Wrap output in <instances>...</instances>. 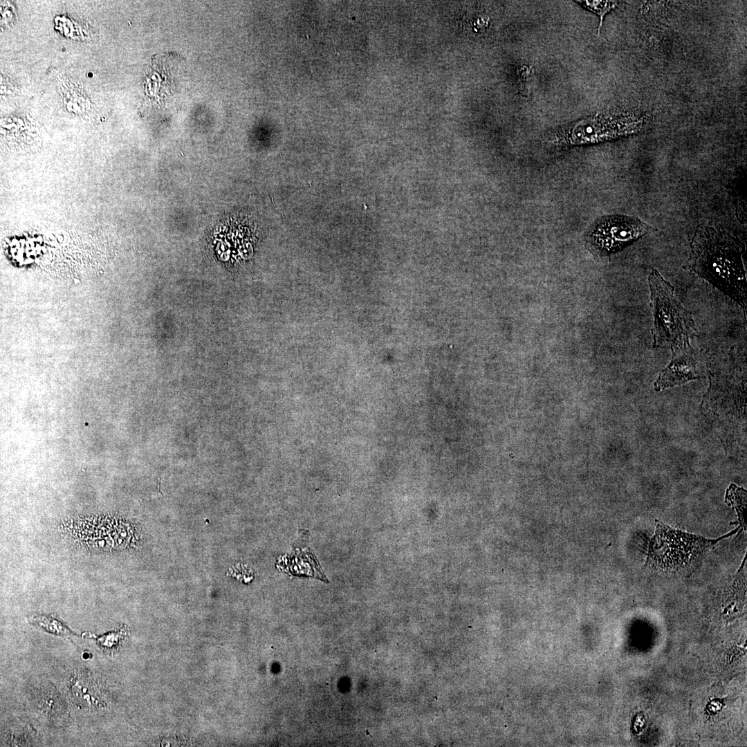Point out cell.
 Here are the masks:
<instances>
[{
	"label": "cell",
	"mask_w": 747,
	"mask_h": 747,
	"mask_svg": "<svg viewBox=\"0 0 747 747\" xmlns=\"http://www.w3.org/2000/svg\"><path fill=\"white\" fill-rule=\"evenodd\" d=\"M32 622H35L46 631L62 636H69L73 634L64 624L52 617L35 616L32 617Z\"/></svg>",
	"instance_id": "cell-7"
},
{
	"label": "cell",
	"mask_w": 747,
	"mask_h": 747,
	"mask_svg": "<svg viewBox=\"0 0 747 747\" xmlns=\"http://www.w3.org/2000/svg\"><path fill=\"white\" fill-rule=\"evenodd\" d=\"M651 227L638 218L626 215H605L596 219L587 237L599 253L617 252L646 234Z\"/></svg>",
	"instance_id": "cell-5"
},
{
	"label": "cell",
	"mask_w": 747,
	"mask_h": 747,
	"mask_svg": "<svg viewBox=\"0 0 747 747\" xmlns=\"http://www.w3.org/2000/svg\"><path fill=\"white\" fill-rule=\"evenodd\" d=\"M672 358L654 383L655 389L661 390L670 387L699 378L697 371V361L690 344L672 350Z\"/></svg>",
	"instance_id": "cell-6"
},
{
	"label": "cell",
	"mask_w": 747,
	"mask_h": 747,
	"mask_svg": "<svg viewBox=\"0 0 747 747\" xmlns=\"http://www.w3.org/2000/svg\"><path fill=\"white\" fill-rule=\"evenodd\" d=\"M648 283L654 315L653 347L672 351L689 345L697 331L691 313L675 296L674 287L655 268L649 274Z\"/></svg>",
	"instance_id": "cell-2"
},
{
	"label": "cell",
	"mask_w": 747,
	"mask_h": 747,
	"mask_svg": "<svg viewBox=\"0 0 747 747\" xmlns=\"http://www.w3.org/2000/svg\"><path fill=\"white\" fill-rule=\"evenodd\" d=\"M743 246L723 230L699 225L690 243L688 268L731 298L746 314V278Z\"/></svg>",
	"instance_id": "cell-1"
},
{
	"label": "cell",
	"mask_w": 747,
	"mask_h": 747,
	"mask_svg": "<svg viewBox=\"0 0 747 747\" xmlns=\"http://www.w3.org/2000/svg\"><path fill=\"white\" fill-rule=\"evenodd\" d=\"M121 637L120 631L109 633L107 635H104L98 639V643L103 648H111L113 646L118 644Z\"/></svg>",
	"instance_id": "cell-9"
},
{
	"label": "cell",
	"mask_w": 747,
	"mask_h": 747,
	"mask_svg": "<svg viewBox=\"0 0 747 747\" xmlns=\"http://www.w3.org/2000/svg\"><path fill=\"white\" fill-rule=\"evenodd\" d=\"M577 2L600 17L598 28V35L600 33L605 15L617 6L616 1H578Z\"/></svg>",
	"instance_id": "cell-8"
},
{
	"label": "cell",
	"mask_w": 747,
	"mask_h": 747,
	"mask_svg": "<svg viewBox=\"0 0 747 747\" xmlns=\"http://www.w3.org/2000/svg\"><path fill=\"white\" fill-rule=\"evenodd\" d=\"M711 540L656 524L647 553L645 566L662 571H676L688 567L721 540Z\"/></svg>",
	"instance_id": "cell-3"
},
{
	"label": "cell",
	"mask_w": 747,
	"mask_h": 747,
	"mask_svg": "<svg viewBox=\"0 0 747 747\" xmlns=\"http://www.w3.org/2000/svg\"><path fill=\"white\" fill-rule=\"evenodd\" d=\"M642 125L643 120L634 116H599L560 129L548 137L547 142L555 146L595 144L631 134Z\"/></svg>",
	"instance_id": "cell-4"
}]
</instances>
